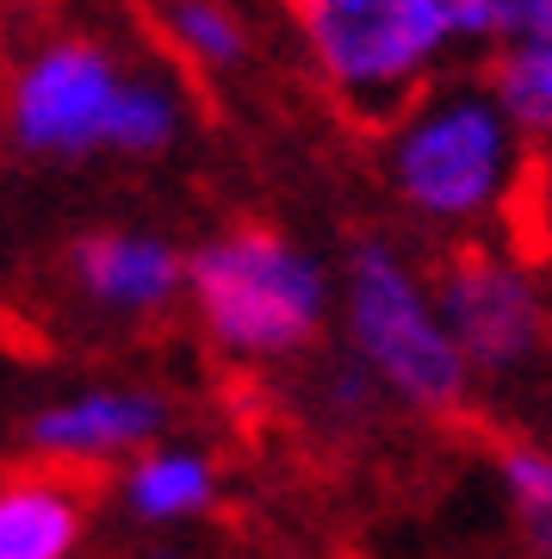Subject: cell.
Returning <instances> with one entry per match:
<instances>
[{
  "mask_svg": "<svg viewBox=\"0 0 552 559\" xmlns=\"http://www.w3.org/2000/svg\"><path fill=\"white\" fill-rule=\"evenodd\" d=\"M286 13L329 100L373 131H385L454 50H496L484 0H286Z\"/></svg>",
  "mask_w": 552,
  "mask_h": 559,
  "instance_id": "obj_1",
  "label": "cell"
},
{
  "mask_svg": "<svg viewBox=\"0 0 552 559\" xmlns=\"http://www.w3.org/2000/svg\"><path fill=\"white\" fill-rule=\"evenodd\" d=\"M385 180L429 224H484L521 180V131L491 81H429L385 124Z\"/></svg>",
  "mask_w": 552,
  "mask_h": 559,
  "instance_id": "obj_2",
  "label": "cell"
},
{
  "mask_svg": "<svg viewBox=\"0 0 552 559\" xmlns=\"http://www.w3.org/2000/svg\"><path fill=\"white\" fill-rule=\"evenodd\" d=\"M187 299L199 330L230 360H292L304 355L336 305L329 267L267 224L217 230L187 255Z\"/></svg>",
  "mask_w": 552,
  "mask_h": 559,
  "instance_id": "obj_3",
  "label": "cell"
},
{
  "mask_svg": "<svg viewBox=\"0 0 552 559\" xmlns=\"http://www.w3.org/2000/svg\"><path fill=\"white\" fill-rule=\"evenodd\" d=\"M341 330L385 399L416 417H454L472 399L478 373L434 305V280L416 274L392 242H355L341 267Z\"/></svg>",
  "mask_w": 552,
  "mask_h": 559,
  "instance_id": "obj_4",
  "label": "cell"
},
{
  "mask_svg": "<svg viewBox=\"0 0 552 559\" xmlns=\"http://www.w3.org/2000/svg\"><path fill=\"white\" fill-rule=\"evenodd\" d=\"M137 62L119 57V44L87 25H44L20 44V57L0 87V124L7 143L32 162H87L106 156L112 112Z\"/></svg>",
  "mask_w": 552,
  "mask_h": 559,
  "instance_id": "obj_5",
  "label": "cell"
},
{
  "mask_svg": "<svg viewBox=\"0 0 552 559\" xmlns=\"http://www.w3.org/2000/svg\"><path fill=\"white\" fill-rule=\"evenodd\" d=\"M434 305L466 348L478 380H521L547 360V299L521 261L484 242H459L434 274Z\"/></svg>",
  "mask_w": 552,
  "mask_h": 559,
  "instance_id": "obj_6",
  "label": "cell"
},
{
  "mask_svg": "<svg viewBox=\"0 0 552 559\" xmlns=\"http://www.w3.org/2000/svg\"><path fill=\"white\" fill-rule=\"evenodd\" d=\"M168 429V399L149 392V385H87L75 399L50 404L25 423V441L32 454L50 460V466H112V460H131L137 448L161 441Z\"/></svg>",
  "mask_w": 552,
  "mask_h": 559,
  "instance_id": "obj_7",
  "label": "cell"
},
{
  "mask_svg": "<svg viewBox=\"0 0 552 559\" xmlns=\"http://www.w3.org/2000/svg\"><path fill=\"white\" fill-rule=\"evenodd\" d=\"M75 293L106 318H161L187 293V255L149 230H94L69 255Z\"/></svg>",
  "mask_w": 552,
  "mask_h": 559,
  "instance_id": "obj_8",
  "label": "cell"
},
{
  "mask_svg": "<svg viewBox=\"0 0 552 559\" xmlns=\"http://www.w3.org/2000/svg\"><path fill=\"white\" fill-rule=\"evenodd\" d=\"M87 535V485L75 466L7 473L0 479V559H75Z\"/></svg>",
  "mask_w": 552,
  "mask_h": 559,
  "instance_id": "obj_9",
  "label": "cell"
},
{
  "mask_svg": "<svg viewBox=\"0 0 552 559\" xmlns=\"http://www.w3.org/2000/svg\"><path fill=\"white\" fill-rule=\"evenodd\" d=\"M124 510L149 528H175V522H193L217 503V460L205 448H187V441H149L131 454L119 485Z\"/></svg>",
  "mask_w": 552,
  "mask_h": 559,
  "instance_id": "obj_10",
  "label": "cell"
},
{
  "mask_svg": "<svg viewBox=\"0 0 552 559\" xmlns=\"http://www.w3.org/2000/svg\"><path fill=\"white\" fill-rule=\"evenodd\" d=\"M187 131V100H180L175 75L161 69H131L119 94V112H112V138H106V156H124V162H156L168 156Z\"/></svg>",
  "mask_w": 552,
  "mask_h": 559,
  "instance_id": "obj_11",
  "label": "cell"
},
{
  "mask_svg": "<svg viewBox=\"0 0 552 559\" xmlns=\"http://www.w3.org/2000/svg\"><path fill=\"white\" fill-rule=\"evenodd\" d=\"M484 81H491V94L503 100L521 138H552V25L496 38Z\"/></svg>",
  "mask_w": 552,
  "mask_h": 559,
  "instance_id": "obj_12",
  "label": "cell"
},
{
  "mask_svg": "<svg viewBox=\"0 0 552 559\" xmlns=\"http://www.w3.org/2000/svg\"><path fill=\"white\" fill-rule=\"evenodd\" d=\"M161 38L199 75H230L249 62V25L230 0H161Z\"/></svg>",
  "mask_w": 552,
  "mask_h": 559,
  "instance_id": "obj_13",
  "label": "cell"
},
{
  "mask_svg": "<svg viewBox=\"0 0 552 559\" xmlns=\"http://www.w3.org/2000/svg\"><path fill=\"white\" fill-rule=\"evenodd\" d=\"M496 479H503V498H509L528 547L540 559H552V448H540V441H509L496 454Z\"/></svg>",
  "mask_w": 552,
  "mask_h": 559,
  "instance_id": "obj_14",
  "label": "cell"
},
{
  "mask_svg": "<svg viewBox=\"0 0 552 559\" xmlns=\"http://www.w3.org/2000/svg\"><path fill=\"white\" fill-rule=\"evenodd\" d=\"M484 7H491V20H496V38L552 25V0H484Z\"/></svg>",
  "mask_w": 552,
  "mask_h": 559,
  "instance_id": "obj_15",
  "label": "cell"
},
{
  "mask_svg": "<svg viewBox=\"0 0 552 559\" xmlns=\"http://www.w3.org/2000/svg\"><path fill=\"white\" fill-rule=\"evenodd\" d=\"M143 559H187V554H180V547H149Z\"/></svg>",
  "mask_w": 552,
  "mask_h": 559,
  "instance_id": "obj_16",
  "label": "cell"
}]
</instances>
